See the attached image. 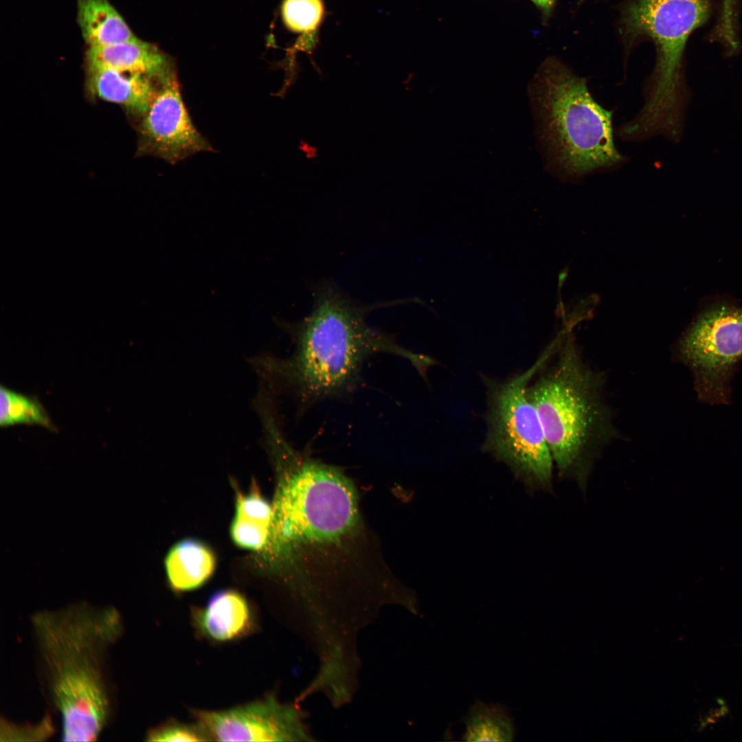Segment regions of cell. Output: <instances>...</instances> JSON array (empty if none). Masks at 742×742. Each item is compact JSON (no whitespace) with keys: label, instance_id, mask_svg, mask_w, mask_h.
Returning <instances> with one entry per match:
<instances>
[{"label":"cell","instance_id":"obj_1","mask_svg":"<svg viewBox=\"0 0 742 742\" xmlns=\"http://www.w3.org/2000/svg\"><path fill=\"white\" fill-rule=\"evenodd\" d=\"M38 682L61 740H97L115 712L111 651L124 633L113 606L79 602L30 617Z\"/></svg>","mask_w":742,"mask_h":742},{"label":"cell","instance_id":"obj_2","mask_svg":"<svg viewBox=\"0 0 742 742\" xmlns=\"http://www.w3.org/2000/svg\"><path fill=\"white\" fill-rule=\"evenodd\" d=\"M391 304H359L335 284L322 282L313 291L310 313L288 325L295 343L291 355H259L251 363L271 390L291 395L302 409L352 392L365 361L377 353L404 357L423 372L429 358L401 347L366 322L370 312Z\"/></svg>","mask_w":742,"mask_h":742},{"label":"cell","instance_id":"obj_3","mask_svg":"<svg viewBox=\"0 0 742 742\" xmlns=\"http://www.w3.org/2000/svg\"><path fill=\"white\" fill-rule=\"evenodd\" d=\"M537 139L551 170L577 178L620 164L611 112L592 97L585 79L555 60L540 67L529 86Z\"/></svg>","mask_w":742,"mask_h":742},{"label":"cell","instance_id":"obj_4","mask_svg":"<svg viewBox=\"0 0 742 742\" xmlns=\"http://www.w3.org/2000/svg\"><path fill=\"white\" fill-rule=\"evenodd\" d=\"M710 12L707 0H636L628 8L625 22L627 32L653 38L657 57L644 89L643 107L620 128V137L638 141L674 133L684 47L689 35L706 21Z\"/></svg>","mask_w":742,"mask_h":742},{"label":"cell","instance_id":"obj_5","mask_svg":"<svg viewBox=\"0 0 742 742\" xmlns=\"http://www.w3.org/2000/svg\"><path fill=\"white\" fill-rule=\"evenodd\" d=\"M600 390L598 379L583 362L570 335L555 366L528 388L560 471L571 468L607 435Z\"/></svg>","mask_w":742,"mask_h":742},{"label":"cell","instance_id":"obj_6","mask_svg":"<svg viewBox=\"0 0 742 742\" xmlns=\"http://www.w3.org/2000/svg\"><path fill=\"white\" fill-rule=\"evenodd\" d=\"M553 346L528 370L488 387V429L484 450L504 462L529 488L551 480L553 459L528 384L551 354Z\"/></svg>","mask_w":742,"mask_h":742},{"label":"cell","instance_id":"obj_7","mask_svg":"<svg viewBox=\"0 0 742 742\" xmlns=\"http://www.w3.org/2000/svg\"><path fill=\"white\" fill-rule=\"evenodd\" d=\"M690 370L699 401L728 405L731 381L742 361V306L723 299L706 303L675 346Z\"/></svg>","mask_w":742,"mask_h":742},{"label":"cell","instance_id":"obj_8","mask_svg":"<svg viewBox=\"0 0 742 742\" xmlns=\"http://www.w3.org/2000/svg\"><path fill=\"white\" fill-rule=\"evenodd\" d=\"M139 149L176 164L213 148L194 126L181 95L177 78L159 84L139 126Z\"/></svg>","mask_w":742,"mask_h":742},{"label":"cell","instance_id":"obj_9","mask_svg":"<svg viewBox=\"0 0 742 742\" xmlns=\"http://www.w3.org/2000/svg\"><path fill=\"white\" fill-rule=\"evenodd\" d=\"M210 741H291L307 735L292 707L272 697L225 710L194 712Z\"/></svg>","mask_w":742,"mask_h":742},{"label":"cell","instance_id":"obj_10","mask_svg":"<svg viewBox=\"0 0 742 742\" xmlns=\"http://www.w3.org/2000/svg\"><path fill=\"white\" fill-rule=\"evenodd\" d=\"M87 68H100L148 76L158 83L175 77L172 61L155 45L137 38L88 47Z\"/></svg>","mask_w":742,"mask_h":742},{"label":"cell","instance_id":"obj_11","mask_svg":"<svg viewBox=\"0 0 742 742\" xmlns=\"http://www.w3.org/2000/svg\"><path fill=\"white\" fill-rule=\"evenodd\" d=\"M193 619L203 636L216 642L241 638L253 626L252 614L246 599L231 589L214 594L205 607L194 611Z\"/></svg>","mask_w":742,"mask_h":742},{"label":"cell","instance_id":"obj_12","mask_svg":"<svg viewBox=\"0 0 742 742\" xmlns=\"http://www.w3.org/2000/svg\"><path fill=\"white\" fill-rule=\"evenodd\" d=\"M87 84L93 95L121 105L142 117L149 108L159 83L142 74L88 68Z\"/></svg>","mask_w":742,"mask_h":742},{"label":"cell","instance_id":"obj_13","mask_svg":"<svg viewBox=\"0 0 742 742\" xmlns=\"http://www.w3.org/2000/svg\"><path fill=\"white\" fill-rule=\"evenodd\" d=\"M215 563L212 551L203 543L193 539L180 541L165 559L170 587L177 592L201 587L213 574Z\"/></svg>","mask_w":742,"mask_h":742},{"label":"cell","instance_id":"obj_14","mask_svg":"<svg viewBox=\"0 0 742 742\" xmlns=\"http://www.w3.org/2000/svg\"><path fill=\"white\" fill-rule=\"evenodd\" d=\"M77 21L88 47L138 38L109 0H77Z\"/></svg>","mask_w":742,"mask_h":742},{"label":"cell","instance_id":"obj_15","mask_svg":"<svg viewBox=\"0 0 742 742\" xmlns=\"http://www.w3.org/2000/svg\"><path fill=\"white\" fill-rule=\"evenodd\" d=\"M465 741H513L515 728L508 708L501 704H486L477 699L461 719Z\"/></svg>","mask_w":742,"mask_h":742},{"label":"cell","instance_id":"obj_16","mask_svg":"<svg viewBox=\"0 0 742 742\" xmlns=\"http://www.w3.org/2000/svg\"><path fill=\"white\" fill-rule=\"evenodd\" d=\"M0 424L1 427L32 424L52 428L49 416L38 401L3 386L0 388Z\"/></svg>","mask_w":742,"mask_h":742},{"label":"cell","instance_id":"obj_17","mask_svg":"<svg viewBox=\"0 0 742 742\" xmlns=\"http://www.w3.org/2000/svg\"><path fill=\"white\" fill-rule=\"evenodd\" d=\"M323 12L321 0H284L282 5L284 23L296 33H311L315 30Z\"/></svg>","mask_w":742,"mask_h":742},{"label":"cell","instance_id":"obj_18","mask_svg":"<svg viewBox=\"0 0 742 742\" xmlns=\"http://www.w3.org/2000/svg\"><path fill=\"white\" fill-rule=\"evenodd\" d=\"M273 517V507L262 497L256 483L252 484L248 494L238 492L234 518L250 524L271 526Z\"/></svg>","mask_w":742,"mask_h":742},{"label":"cell","instance_id":"obj_19","mask_svg":"<svg viewBox=\"0 0 742 742\" xmlns=\"http://www.w3.org/2000/svg\"><path fill=\"white\" fill-rule=\"evenodd\" d=\"M148 741H207L208 737L196 724L188 725L177 721H168L147 732Z\"/></svg>","mask_w":742,"mask_h":742},{"label":"cell","instance_id":"obj_20","mask_svg":"<svg viewBox=\"0 0 742 742\" xmlns=\"http://www.w3.org/2000/svg\"><path fill=\"white\" fill-rule=\"evenodd\" d=\"M52 717L49 715H47L44 717L43 721L35 725H22L16 723L11 722L8 719L5 721L4 725H1V727L4 728V731H1V737H5V740H10L13 737H27L31 738L32 740L42 741L51 737L54 732V726L52 721Z\"/></svg>","mask_w":742,"mask_h":742},{"label":"cell","instance_id":"obj_21","mask_svg":"<svg viewBox=\"0 0 742 742\" xmlns=\"http://www.w3.org/2000/svg\"><path fill=\"white\" fill-rule=\"evenodd\" d=\"M736 0H723L719 36L732 49L737 47L736 32Z\"/></svg>","mask_w":742,"mask_h":742},{"label":"cell","instance_id":"obj_22","mask_svg":"<svg viewBox=\"0 0 742 742\" xmlns=\"http://www.w3.org/2000/svg\"><path fill=\"white\" fill-rule=\"evenodd\" d=\"M531 1H532L537 6H539V8H541L542 10H543L546 12H548L550 10V9L551 8V7L552 6V5H553V3L554 2V0H531Z\"/></svg>","mask_w":742,"mask_h":742}]
</instances>
